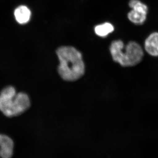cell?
Returning <instances> with one entry per match:
<instances>
[{
	"label": "cell",
	"instance_id": "1",
	"mask_svg": "<svg viewBox=\"0 0 158 158\" xmlns=\"http://www.w3.org/2000/svg\"><path fill=\"white\" fill-rule=\"evenodd\" d=\"M56 53L59 60L57 72L67 82L76 81L85 74L86 67L81 53L72 46H61Z\"/></svg>",
	"mask_w": 158,
	"mask_h": 158
},
{
	"label": "cell",
	"instance_id": "2",
	"mask_svg": "<svg viewBox=\"0 0 158 158\" xmlns=\"http://www.w3.org/2000/svg\"><path fill=\"white\" fill-rule=\"evenodd\" d=\"M30 97L24 92L17 93L16 89L8 86L0 92V111L6 116H19L31 106Z\"/></svg>",
	"mask_w": 158,
	"mask_h": 158
},
{
	"label": "cell",
	"instance_id": "3",
	"mask_svg": "<svg viewBox=\"0 0 158 158\" xmlns=\"http://www.w3.org/2000/svg\"><path fill=\"white\" fill-rule=\"evenodd\" d=\"M110 50L113 61L123 67L135 66L144 57L143 49L134 41H130L125 46L121 40H114L110 46Z\"/></svg>",
	"mask_w": 158,
	"mask_h": 158
},
{
	"label": "cell",
	"instance_id": "4",
	"mask_svg": "<svg viewBox=\"0 0 158 158\" xmlns=\"http://www.w3.org/2000/svg\"><path fill=\"white\" fill-rule=\"evenodd\" d=\"M129 5L132 9L127 15L130 21L136 25L143 24L147 18L148 6L139 0H131Z\"/></svg>",
	"mask_w": 158,
	"mask_h": 158
},
{
	"label": "cell",
	"instance_id": "5",
	"mask_svg": "<svg viewBox=\"0 0 158 158\" xmlns=\"http://www.w3.org/2000/svg\"><path fill=\"white\" fill-rule=\"evenodd\" d=\"M14 143L11 138L0 134V158H11L14 153Z\"/></svg>",
	"mask_w": 158,
	"mask_h": 158
},
{
	"label": "cell",
	"instance_id": "6",
	"mask_svg": "<svg viewBox=\"0 0 158 158\" xmlns=\"http://www.w3.org/2000/svg\"><path fill=\"white\" fill-rule=\"evenodd\" d=\"M144 48L152 56H158V33L154 32L147 37L144 42Z\"/></svg>",
	"mask_w": 158,
	"mask_h": 158
},
{
	"label": "cell",
	"instance_id": "7",
	"mask_svg": "<svg viewBox=\"0 0 158 158\" xmlns=\"http://www.w3.org/2000/svg\"><path fill=\"white\" fill-rule=\"evenodd\" d=\"M14 15L17 22L23 24L29 21L31 18V12L27 7L22 6L16 8L15 11Z\"/></svg>",
	"mask_w": 158,
	"mask_h": 158
},
{
	"label": "cell",
	"instance_id": "8",
	"mask_svg": "<svg viewBox=\"0 0 158 158\" xmlns=\"http://www.w3.org/2000/svg\"><path fill=\"white\" fill-rule=\"evenodd\" d=\"M114 30V27L110 23H106L96 26L94 31L97 35L100 37H105Z\"/></svg>",
	"mask_w": 158,
	"mask_h": 158
}]
</instances>
